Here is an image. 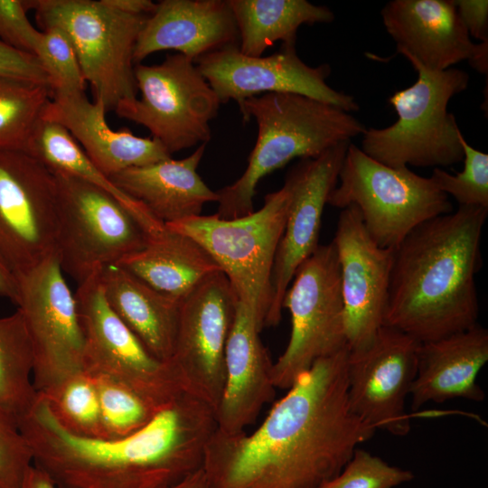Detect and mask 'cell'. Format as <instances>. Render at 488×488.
<instances>
[{
  "instance_id": "6da1fadb",
  "label": "cell",
  "mask_w": 488,
  "mask_h": 488,
  "mask_svg": "<svg viewBox=\"0 0 488 488\" xmlns=\"http://www.w3.org/2000/svg\"><path fill=\"white\" fill-rule=\"evenodd\" d=\"M349 347L301 374L250 434L218 428L202 469L210 488H319L376 428L348 404Z\"/></svg>"
},
{
  "instance_id": "7a4b0ae2",
  "label": "cell",
  "mask_w": 488,
  "mask_h": 488,
  "mask_svg": "<svg viewBox=\"0 0 488 488\" xmlns=\"http://www.w3.org/2000/svg\"><path fill=\"white\" fill-rule=\"evenodd\" d=\"M17 426L33 465L57 488H167L202 467L218 428L215 410L184 391L145 427L120 438L70 433L39 393Z\"/></svg>"
},
{
  "instance_id": "3957f363",
  "label": "cell",
  "mask_w": 488,
  "mask_h": 488,
  "mask_svg": "<svg viewBox=\"0 0 488 488\" xmlns=\"http://www.w3.org/2000/svg\"><path fill=\"white\" fill-rule=\"evenodd\" d=\"M487 215L488 208L459 206L393 249L384 325L426 343L478 324L475 276Z\"/></svg>"
},
{
  "instance_id": "277c9868",
  "label": "cell",
  "mask_w": 488,
  "mask_h": 488,
  "mask_svg": "<svg viewBox=\"0 0 488 488\" xmlns=\"http://www.w3.org/2000/svg\"><path fill=\"white\" fill-rule=\"evenodd\" d=\"M239 108L244 122L255 119L258 136L241 176L216 191L215 215L225 220L254 211L256 187L264 176L295 158H315L366 130L352 113L299 94L255 96L242 101Z\"/></svg>"
},
{
  "instance_id": "5b68a950",
  "label": "cell",
  "mask_w": 488,
  "mask_h": 488,
  "mask_svg": "<svg viewBox=\"0 0 488 488\" xmlns=\"http://www.w3.org/2000/svg\"><path fill=\"white\" fill-rule=\"evenodd\" d=\"M410 63L418 80L389 98L397 121L384 128H366L361 149L395 168H441L458 164L464 159L459 139L462 133L447 106L455 95L467 88L470 77L456 68L432 71Z\"/></svg>"
},
{
  "instance_id": "8992f818",
  "label": "cell",
  "mask_w": 488,
  "mask_h": 488,
  "mask_svg": "<svg viewBox=\"0 0 488 488\" xmlns=\"http://www.w3.org/2000/svg\"><path fill=\"white\" fill-rule=\"evenodd\" d=\"M290 192L286 183L265 196L257 211L230 220L199 215L165 223L194 239L228 278L238 299L261 329L271 304V275L284 232Z\"/></svg>"
},
{
  "instance_id": "52a82bcc",
  "label": "cell",
  "mask_w": 488,
  "mask_h": 488,
  "mask_svg": "<svg viewBox=\"0 0 488 488\" xmlns=\"http://www.w3.org/2000/svg\"><path fill=\"white\" fill-rule=\"evenodd\" d=\"M42 29L55 27L70 41L94 99L107 111L137 98L134 50L148 15H132L102 0H28Z\"/></svg>"
},
{
  "instance_id": "ba28073f",
  "label": "cell",
  "mask_w": 488,
  "mask_h": 488,
  "mask_svg": "<svg viewBox=\"0 0 488 488\" xmlns=\"http://www.w3.org/2000/svg\"><path fill=\"white\" fill-rule=\"evenodd\" d=\"M338 182L327 204L355 206L370 237L383 249H395L418 225L453 211L448 196L429 177L383 164L352 143Z\"/></svg>"
},
{
  "instance_id": "9c48e42d",
  "label": "cell",
  "mask_w": 488,
  "mask_h": 488,
  "mask_svg": "<svg viewBox=\"0 0 488 488\" xmlns=\"http://www.w3.org/2000/svg\"><path fill=\"white\" fill-rule=\"evenodd\" d=\"M58 194L57 256L79 283L141 250L146 234L132 212L105 190L53 172Z\"/></svg>"
},
{
  "instance_id": "30bf717a",
  "label": "cell",
  "mask_w": 488,
  "mask_h": 488,
  "mask_svg": "<svg viewBox=\"0 0 488 488\" xmlns=\"http://www.w3.org/2000/svg\"><path fill=\"white\" fill-rule=\"evenodd\" d=\"M283 308L291 314L289 342L273 364V383L289 389L319 359L348 347L341 271L333 241L319 245L296 269Z\"/></svg>"
},
{
  "instance_id": "8fae6325",
  "label": "cell",
  "mask_w": 488,
  "mask_h": 488,
  "mask_svg": "<svg viewBox=\"0 0 488 488\" xmlns=\"http://www.w3.org/2000/svg\"><path fill=\"white\" fill-rule=\"evenodd\" d=\"M135 78L141 97L119 104L118 117L147 128L171 155L210 141L221 103L193 60L177 53L136 64Z\"/></svg>"
},
{
  "instance_id": "7c38bea8",
  "label": "cell",
  "mask_w": 488,
  "mask_h": 488,
  "mask_svg": "<svg viewBox=\"0 0 488 488\" xmlns=\"http://www.w3.org/2000/svg\"><path fill=\"white\" fill-rule=\"evenodd\" d=\"M100 269L74 294L85 340V371L119 382L162 408L183 392L170 363L155 358L108 305Z\"/></svg>"
},
{
  "instance_id": "4fadbf2b",
  "label": "cell",
  "mask_w": 488,
  "mask_h": 488,
  "mask_svg": "<svg viewBox=\"0 0 488 488\" xmlns=\"http://www.w3.org/2000/svg\"><path fill=\"white\" fill-rule=\"evenodd\" d=\"M55 174L23 150H0V255L16 276L57 254Z\"/></svg>"
},
{
  "instance_id": "5bb4252c",
  "label": "cell",
  "mask_w": 488,
  "mask_h": 488,
  "mask_svg": "<svg viewBox=\"0 0 488 488\" xmlns=\"http://www.w3.org/2000/svg\"><path fill=\"white\" fill-rule=\"evenodd\" d=\"M18 299L34 353L37 392L85 371V340L75 295L57 254L16 275Z\"/></svg>"
},
{
  "instance_id": "9a60e30c",
  "label": "cell",
  "mask_w": 488,
  "mask_h": 488,
  "mask_svg": "<svg viewBox=\"0 0 488 488\" xmlns=\"http://www.w3.org/2000/svg\"><path fill=\"white\" fill-rule=\"evenodd\" d=\"M238 299L226 276L215 271L181 301L169 361L183 390L217 412L226 381L225 352Z\"/></svg>"
},
{
  "instance_id": "2e32d148",
  "label": "cell",
  "mask_w": 488,
  "mask_h": 488,
  "mask_svg": "<svg viewBox=\"0 0 488 488\" xmlns=\"http://www.w3.org/2000/svg\"><path fill=\"white\" fill-rule=\"evenodd\" d=\"M195 64L221 104L267 93H294L340 108L347 112L359 109L352 95L331 88L326 79L328 64L311 67L297 55L296 43L282 44L280 51L266 57L244 55L232 45L201 56Z\"/></svg>"
},
{
  "instance_id": "e0dca14e",
  "label": "cell",
  "mask_w": 488,
  "mask_h": 488,
  "mask_svg": "<svg viewBox=\"0 0 488 488\" xmlns=\"http://www.w3.org/2000/svg\"><path fill=\"white\" fill-rule=\"evenodd\" d=\"M419 343L383 325L368 347L350 351L347 395L353 414L394 436L409 432L410 417L405 402L417 374Z\"/></svg>"
},
{
  "instance_id": "ac0fdd59",
  "label": "cell",
  "mask_w": 488,
  "mask_h": 488,
  "mask_svg": "<svg viewBox=\"0 0 488 488\" xmlns=\"http://www.w3.org/2000/svg\"><path fill=\"white\" fill-rule=\"evenodd\" d=\"M350 143H340L315 158L301 159L286 177L290 200L272 268L271 304L265 327L280 322L283 299L296 269L319 246L322 215Z\"/></svg>"
},
{
  "instance_id": "d6986e66",
  "label": "cell",
  "mask_w": 488,
  "mask_h": 488,
  "mask_svg": "<svg viewBox=\"0 0 488 488\" xmlns=\"http://www.w3.org/2000/svg\"><path fill=\"white\" fill-rule=\"evenodd\" d=\"M340 264L347 344L368 347L384 325L393 249L370 237L355 206L340 212L333 239Z\"/></svg>"
},
{
  "instance_id": "ffe728a7",
  "label": "cell",
  "mask_w": 488,
  "mask_h": 488,
  "mask_svg": "<svg viewBox=\"0 0 488 488\" xmlns=\"http://www.w3.org/2000/svg\"><path fill=\"white\" fill-rule=\"evenodd\" d=\"M380 14L397 52L427 70L452 68L474 50L452 0H392Z\"/></svg>"
},
{
  "instance_id": "44dd1931",
  "label": "cell",
  "mask_w": 488,
  "mask_h": 488,
  "mask_svg": "<svg viewBox=\"0 0 488 488\" xmlns=\"http://www.w3.org/2000/svg\"><path fill=\"white\" fill-rule=\"evenodd\" d=\"M232 45H239V32L228 0H163L139 33L134 62L166 50L195 61Z\"/></svg>"
},
{
  "instance_id": "7402d4cb",
  "label": "cell",
  "mask_w": 488,
  "mask_h": 488,
  "mask_svg": "<svg viewBox=\"0 0 488 488\" xmlns=\"http://www.w3.org/2000/svg\"><path fill=\"white\" fill-rule=\"evenodd\" d=\"M101 100L89 101L85 92L52 94L42 118L61 125L91 162L108 177L126 169L171 158L155 139L135 136L129 129H112Z\"/></svg>"
},
{
  "instance_id": "603a6c76",
  "label": "cell",
  "mask_w": 488,
  "mask_h": 488,
  "mask_svg": "<svg viewBox=\"0 0 488 488\" xmlns=\"http://www.w3.org/2000/svg\"><path fill=\"white\" fill-rule=\"evenodd\" d=\"M261 330L254 314L238 301L226 345L225 387L216 412L218 429L225 434L245 431L274 399V362L260 339Z\"/></svg>"
},
{
  "instance_id": "cb8c5ba5",
  "label": "cell",
  "mask_w": 488,
  "mask_h": 488,
  "mask_svg": "<svg viewBox=\"0 0 488 488\" xmlns=\"http://www.w3.org/2000/svg\"><path fill=\"white\" fill-rule=\"evenodd\" d=\"M488 361V331L476 324L446 337L420 343L417 374L409 396L418 410L427 402L462 398L483 401L484 391L476 379Z\"/></svg>"
},
{
  "instance_id": "d4e9b609",
  "label": "cell",
  "mask_w": 488,
  "mask_h": 488,
  "mask_svg": "<svg viewBox=\"0 0 488 488\" xmlns=\"http://www.w3.org/2000/svg\"><path fill=\"white\" fill-rule=\"evenodd\" d=\"M205 146L200 145L181 160L171 157L126 169L109 178L120 191L164 223L199 216L206 203L218 202L217 192L210 189L197 173Z\"/></svg>"
},
{
  "instance_id": "484cf974",
  "label": "cell",
  "mask_w": 488,
  "mask_h": 488,
  "mask_svg": "<svg viewBox=\"0 0 488 488\" xmlns=\"http://www.w3.org/2000/svg\"><path fill=\"white\" fill-rule=\"evenodd\" d=\"M106 299L145 348L169 363L182 299L159 292L117 264L100 269Z\"/></svg>"
},
{
  "instance_id": "4316f807",
  "label": "cell",
  "mask_w": 488,
  "mask_h": 488,
  "mask_svg": "<svg viewBox=\"0 0 488 488\" xmlns=\"http://www.w3.org/2000/svg\"><path fill=\"white\" fill-rule=\"evenodd\" d=\"M144 230L145 247L117 265L154 289L183 299L203 278L221 270L194 239L164 222Z\"/></svg>"
},
{
  "instance_id": "83f0119b",
  "label": "cell",
  "mask_w": 488,
  "mask_h": 488,
  "mask_svg": "<svg viewBox=\"0 0 488 488\" xmlns=\"http://www.w3.org/2000/svg\"><path fill=\"white\" fill-rule=\"evenodd\" d=\"M239 32V50L261 57L276 42L296 43L302 24L331 23L334 14L327 6L306 0H228Z\"/></svg>"
},
{
  "instance_id": "f1b7e54d",
  "label": "cell",
  "mask_w": 488,
  "mask_h": 488,
  "mask_svg": "<svg viewBox=\"0 0 488 488\" xmlns=\"http://www.w3.org/2000/svg\"><path fill=\"white\" fill-rule=\"evenodd\" d=\"M33 344L21 311L0 317V409L17 422L34 405Z\"/></svg>"
},
{
  "instance_id": "f546056e",
  "label": "cell",
  "mask_w": 488,
  "mask_h": 488,
  "mask_svg": "<svg viewBox=\"0 0 488 488\" xmlns=\"http://www.w3.org/2000/svg\"><path fill=\"white\" fill-rule=\"evenodd\" d=\"M30 153L53 172H62L90 183L117 199L134 216L144 206L120 191L88 157L61 125L42 118L28 144Z\"/></svg>"
},
{
  "instance_id": "4dcf8cb0",
  "label": "cell",
  "mask_w": 488,
  "mask_h": 488,
  "mask_svg": "<svg viewBox=\"0 0 488 488\" xmlns=\"http://www.w3.org/2000/svg\"><path fill=\"white\" fill-rule=\"evenodd\" d=\"M51 99L48 85L0 76V150L26 151Z\"/></svg>"
},
{
  "instance_id": "1f68e13d",
  "label": "cell",
  "mask_w": 488,
  "mask_h": 488,
  "mask_svg": "<svg viewBox=\"0 0 488 488\" xmlns=\"http://www.w3.org/2000/svg\"><path fill=\"white\" fill-rule=\"evenodd\" d=\"M38 393L64 429L79 436L103 438L99 401L90 373L72 374Z\"/></svg>"
},
{
  "instance_id": "d6a6232c",
  "label": "cell",
  "mask_w": 488,
  "mask_h": 488,
  "mask_svg": "<svg viewBox=\"0 0 488 488\" xmlns=\"http://www.w3.org/2000/svg\"><path fill=\"white\" fill-rule=\"evenodd\" d=\"M92 376L99 401L102 439L120 438L139 430L161 409L119 382Z\"/></svg>"
},
{
  "instance_id": "836d02e7",
  "label": "cell",
  "mask_w": 488,
  "mask_h": 488,
  "mask_svg": "<svg viewBox=\"0 0 488 488\" xmlns=\"http://www.w3.org/2000/svg\"><path fill=\"white\" fill-rule=\"evenodd\" d=\"M33 55L49 79L52 95L85 92L87 82L77 54L62 31L55 27L42 30Z\"/></svg>"
},
{
  "instance_id": "e575fe53",
  "label": "cell",
  "mask_w": 488,
  "mask_h": 488,
  "mask_svg": "<svg viewBox=\"0 0 488 488\" xmlns=\"http://www.w3.org/2000/svg\"><path fill=\"white\" fill-rule=\"evenodd\" d=\"M464 150V168L451 174L434 168L429 177L435 186L456 200L459 206L488 208V155L476 150L460 135Z\"/></svg>"
},
{
  "instance_id": "d590c367",
  "label": "cell",
  "mask_w": 488,
  "mask_h": 488,
  "mask_svg": "<svg viewBox=\"0 0 488 488\" xmlns=\"http://www.w3.org/2000/svg\"><path fill=\"white\" fill-rule=\"evenodd\" d=\"M413 478L411 471L357 447L342 471L319 488H395Z\"/></svg>"
},
{
  "instance_id": "8d00e7d4",
  "label": "cell",
  "mask_w": 488,
  "mask_h": 488,
  "mask_svg": "<svg viewBox=\"0 0 488 488\" xmlns=\"http://www.w3.org/2000/svg\"><path fill=\"white\" fill-rule=\"evenodd\" d=\"M33 452L16 422L0 409V488H21Z\"/></svg>"
},
{
  "instance_id": "74e56055",
  "label": "cell",
  "mask_w": 488,
  "mask_h": 488,
  "mask_svg": "<svg viewBox=\"0 0 488 488\" xmlns=\"http://www.w3.org/2000/svg\"><path fill=\"white\" fill-rule=\"evenodd\" d=\"M25 1L0 0V41L33 55L41 31L30 22Z\"/></svg>"
},
{
  "instance_id": "f35d334b",
  "label": "cell",
  "mask_w": 488,
  "mask_h": 488,
  "mask_svg": "<svg viewBox=\"0 0 488 488\" xmlns=\"http://www.w3.org/2000/svg\"><path fill=\"white\" fill-rule=\"evenodd\" d=\"M0 76L50 86L49 79L34 55L16 50L2 41H0Z\"/></svg>"
},
{
  "instance_id": "ab89813d",
  "label": "cell",
  "mask_w": 488,
  "mask_h": 488,
  "mask_svg": "<svg viewBox=\"0 0 488 488\" xmlns=\"http://www.w3.org/2000/svg\"><path fill=\"white\" fill-rule=\"evenodd\" d=\"M469 36L488 41V1L452 0Z\"/></svg>"
},
{
  "instance_id": "60d3db41",
  "label": "cell",
  "mask_w": 488,
  "mask_h": 488,
  "mask_svg": "<svg viewBox=\"0 0 488 488\" xmlns=\"http://www.w3.org/2000/svg\"><path fill=\"white\" fill-rule=\"evenodd\" d=\"M111 9L132 15H150L156 7L151 0H102Z\"/></svg>"
},
{
  "instance_id": "b9f144b4",
  "label": "cell",
  "mask_w": 488,
  "mask_h": 488,
  "mask_svg": "<svg viewBox=\"0 0 488 488\" xmlns=\"http://www.w3.org/2000/svg\"><path fill=\"white\" fill-rule=\"evenodd\" d=\"M0 296L10 299L16 305L18 299V284L15 275L0 255Z\"/></svg>"
},
{
  "instance_id": "7bdbcfd3",
  "label": "cell",
  "mask_w": 488,
  "mask_h": 488,
  "mask_svg": "<svg viewBox=\"0 0 488 488\" xmlns=\"http://www.w3.org/2000/svg\"><path fill=\"white\" fill-rule=\"evenodd\" d=\"M21 488H57L51 478L33 465L29 468Z\"/></svg>"
},
{
  "instance_id": "ee69618b",
  "label": "cell",
  "mask_w": 488,
  "mask_h": 488,
  "mask_svg": "<svg viewBox=\"0 0 488 488\" xmlns=\"http://www.w3.org/2000/svg\"><path fill=\"white\" fill-rule=\"evenodd\" d=\"M469 64L477 71L487 74L488 71V41L475 43L474 50L468 59Z\"/></svg>"
},
{
  "instance_id": "f6af8a7d",
  "label": "cell",
  "mask_w": 488,
  "mask_h": 488,
  "mask_svg": "<svg viewBox=\"0 0 488 488\" xmlns=\"http://www.w3.org/2000/svg\"><path fill=\"white\" fill-rule=\"evenodd\" d=\"M167 488H210L202 467Z\"/></svg>"
}]
</instances>
